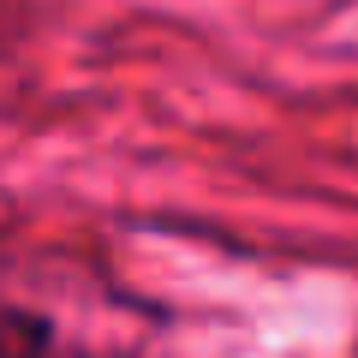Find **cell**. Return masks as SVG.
<instances>
[{
  "label": "cell",
  "mask_w": 358,
  "mask_h": 358,
  "mask_svg": "<svg viewBox=\"0 0 358 358\" xmlns=\"http://www.w3.org/2000/svg\"><path fill=\"white\" fill-rule=\"evenodd\" d=\"M13 30H18V24L6 18V0H0V48H6V36H13Z\"/></svg>",
  "instance_id": "6da1fadb"
}]
</instances>
